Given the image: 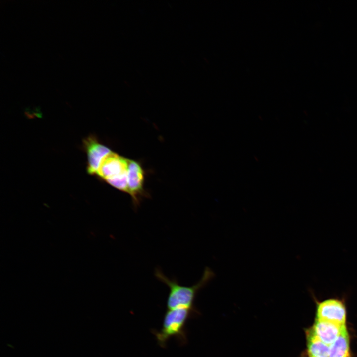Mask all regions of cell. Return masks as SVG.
<instances>
[{
  "label": "cell",
  "mask_w": 357,
  "mask_h": 357,
  "mask_svg": "<svg viewBox=\"0 0 357 357\" xmlns=\"http://www.w3.org/2000/svg\"><path fill=\"white\" fill-rule=\"evenodd\" d=\"M155 276L166 285L169 292L167 300L168 309L177 308H194V301L198 291L204 287L215 276L213 271L206 267L200 280L195 284L187 286L180 285L174 278L170 279L159 268H156Z\"/></svg>",
  "instance_id": "cell-1"
},
{
  "label": "cell",
  "mask_w": 357,
  "mask_h": 357,
  "mask_svg": "<svg viewBox=\"0 0 357 357\" xmlns=\"http://www.w3.org/2000/svg\"><path fill=\"white\" fill-rule=\"evenodd\" d=\"M198 313L195 308L168 309L164 315L160 330H152L158 345L162 348H166L167 342L172 337L175 338L180 345H186L187 342V321Z\"/></svg>",
  "instance_id": "cell-2"
},
{
  "label": "cell",
  "mask_w": 357,
  "mask_h": 357,
  "mask_svg": "<svg viewBox=\"0 0 357 357\" xmlns=\"http://www.w3.org/2000/svg\"><path fill=\"white\" fill-rule=\"evenodd\" d=\"M145 172L141 164L136 160H128L127 169L128 193L134 206L137 207L142 198L147 197L144 189Z\"/></svg>",
  "instance_id": "cell-3"
},
{
  "label": "cell",
  "mask_w": 357,
  "mask_h": 357,
  "mask_svg": "<svg viewBox=\"0 0 357 357\" xmlns=\"http://www.w3.org/2000/svg\"><path fill=\"white\" fill-rule=\"evenodd\" d=\"M317 318L340 327L345 326L346 307L343 299L330 298L316 302Z\"/></svg>",
  "instance_id": "cell-4"
},
{
  "label": "cell",
  "mask_w": 357,
  "mask_h": 357,
  "mask_svg": "<svg viewBox=\"0 0 357 357\" xmlns=\"http://www.w3.org/2000/svg\"><path fill=\"white\" fill-rule=\"evenodd\" d=\"M83 145L87 155V173L96 174L102 160L112 151L92 135L83 140Z\"/></svg>",
  "instance_id": "cell-5"
},
{
  "label": "cell",
  "mask_w": 357,
  "mask_h": 357,
  "mask_svg": "<svg viewBox=\"0 0 357 357\" xmlns=\"http://www.w3.org/2000/svg\"><path fill=\"white\" fill-rule=\"evenodd\" d=\"M129 159L112 151L102 160L96 175L104 181L127 172Z\"/></svg>",
  "instance_id": "cell-6"
},
{
  "label": "cell",
  "mask_w": 357,
  "mask_h": 357,
  "mask_svg": "<svg viewBox=\"0 0 357 357\" xmlns=\"http://www.w3.org/2000/svg\"><path fill=\"white\" fill-rule=\"evenodd\" d=\"M345 326L340 327L332 323L316 319L311 330L322 342L330 346Z\"/></svg>",
  "instance_id": "cell-7"
},
{
  "label": "cell",
  "mask_w": 357,
  "mask_h": 357,
  "mask_svg": "<svg viewBox=\"0 0 357 357\" xmlns=\"http://www.w3.org/2000/svg\"><path fill=\"white\" fill-rule=\"evenodd\" d=\"M328 357H351L349 347V337L346 326L340 335L329 346Z\"/></svg>",
  "instance_id": "cell-8"
},
{
  "label": "cell",
  "mask_w": 357,
  "mask_h": 357,
  "mask_svg": "<svg viewBox=\"0 0 357 357\" xmlns=\"http://www.w3.org/2000/svg\"><path fill=\"white\" fill-rule=\"evenodd\" d=\"M309 357H328L329 346L322 342L310 329L306 331Z\"/></svg>",
  "instance_id": "cell-9"
},
{
  "label": "cell",
  "mask_w": 357,
  "mask_h": 357,
  "mask_svg": "<svg viewBox=\"0 0 357 357\" xmlns=\"http://www.w3.org/2000/svg\"><path fill=\"white\" fill-rule=\"evenodd\" d=\"M116 189L128 193L127 172L105 180Z\"/></svg>",
  "instance_id": "cell-10"
}]
</instances>
